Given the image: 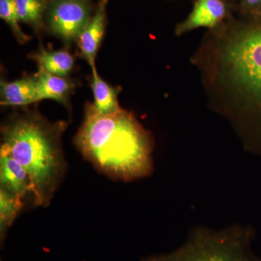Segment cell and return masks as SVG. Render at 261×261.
Returning a JSON list of instances; mask_svg holds the SVG:
<instances>
[{
  "label": "cell",
  "mask_w": 261,
  "mask_h": 261,
  "mask_svg": "<svg viewBox=\"0 0 261 261\" xmlns=\"http://www.w3.org/2000/svg\"><path fill=\"white\" fill-rule=\"evenodd\" d=\"M192 63L213 108L261 144V25L211 33Z\"/></svg>",
  "instance_id": "1"
},
{
  "label": "cell",
  "mask_w": 261,
  "mask_h": 261,
  "mask_svg": "<svg viewBox=\"0 0 261 261\" xmlns=\"http://www.w3.org/2000/svg\"><path fill=\"white\" fill-rule=\"evenodd\" d=\"M81 153L96 168L114 179L133 181L153 170V141L129 111L100 115L86 105L83 123L75 137Z\"/></svg>",
  "instance_id": "2"
},
{
  "label": "cell",
  "mask_w": 261,
  "mask_h": 261,
  "mask_svg": "<svg viewBox=\"0 0 261 261\" xmlns=\"http://www.w3.org/2000/svg\"><path fill=\"white\" fill-rule=\"evenodd\" d=\"M67 126L65 121H48L37 111L15 115L2 126L0 151L28 173L35 206L49 205L64 174L61 137Z\"/></svg>",
  "instance_id": "3"
},
{
  "label": "cell",
  "mask_w": 261,
  "mask_h": 261,
  "mask_svg": "<svg viewBox=\"0 0 261 261\" xmlns=\"http://www.w3.org/2000/svg\"><path fill=\"white\" fill-rule=\"evenodd\" d=\"M247 233L238 226L220 231L199 228L185 248L162 261H249L244 252Z\"/></svg>",
  "instance_id": "4"
},
{
  "label": "cell",
  "mask_w": 261,
  "mask_h": 261,
  "mask_svg": "<svg viewBox=\"0 0 261 261\" xmlns=\"http://www.w3.org/2000/svg\"><path fill=\"white\" fill-rule=\"evenodd\" d=\"M89 20L88 8L81 0H58L49 15L51 32L66 43L76 41Z\"/></svg>",
  "instance_id": "5"
},
{
  "label": "cell",
  "mask_w": 261,
  "mask_h": 261,
  "mask_svg": "<svg viewBox=\"0 0 261 261\" xmlns=\"http://www.w3.org/2000/svg\"><path fill=\"white\" fill-rule=\"evenodd\" d=\"M226 13V5L221 0H197L190 15L176 27V34L182 35L199 28L216 29Z\"/></svg>",
  "instance_id": "6"
},
{
  "label": "cell",
  "mask_w": 261,
  "mask_h": 261,
  "mask_svg": "<svg viewBox=\"0 0 261 261\" xmlns=\"http://www.w3.org/2000/svg\"><path fill=\"white\" fill-rule=\"evenodd\" d=\"M106 0H102L97 13L90 19L81 33L76 42L82 58L88 63L91 69H95V61L106 31Z\"/></svg>",
  "instance_id": "7"
},
{
  "label": "cell",
  "mask_w": 261,
  "mask_h": 261,
  "mask_svg": "<svg viewBox=\"0 0 261 261\" xmlns=\"http://www.w3.org/2000/svg\"><path fill=\"white\" fill-rule=\"evenodd\" d=\"M0 187L22 200L27 194H32V182L28 173L3 151H0Z\"/></svg>",
  "instance_id": "8"
},
{
  "label": "cell",
  "mask_w": 261,
  "mask_h": 261,
  "mask_svg": "<svg viewBox=\"0 0 261 261\" xmlns=\"http://www.w3.org/2000/svg\"><path fill=\"white\" fill-rule=\"evenodd\" d=\"M39 102L37 76H25L20 80L0 82V104L3 106L25 107Z\"/></svg>",
  "instance_id": "9"
},
{
  "label": "cell",
  "mask_w": 261,
  "mask_h": 261,
  "mask_svg": "<svg viewBox=\"0 0 261 261\" xmlns=\"http://www.w3.org/2000/svg\"><path fill=\"white\" fill-rule=\"evenodd\" d=\"M37 76L38 99H51L68 106L75 85L67 77L51 74L39 69Z\"/></svg>",
  "instance_id": "10"
},
{
  "label": "cell",
  "mask_w": 261,
  "mask_h": 261,
  "mask_svg": "<svg viewBox=\"0 0 261 261\" xmlns=\"http://www.w3.org/2000/svg\"><path fill=\"white\" fill-rule=\"evenodd\" d=\"M91 87L94 95L92 105L97 113L100 115L111 114L121 109L118 100L119 90L101 78L97 68L92 70Z\"/></svg>",
  "instance_id": "11"
},
{
  "label": "cell",
  "mask_w": 261,
  "mask_h": 261,
  "mask_svg": "<svg viewBox=\"0 0 261 261\" xmlns=\"http://www.w3.org/2000/svg\"><path fill=\"white\" fill-rule=\"evenodd\" d=\"M39 69H42L51 74L67 77L74 67V58L69 51L60 50H46L41 49L35 54L32 55Z\"/></svg>",
  "instance_id": "12"
},
{
  "label": "cell",
  "mask_w": 261,
  "mask_h": 261,
  "mask_svg": "<svg viewBox=\"0 0 261 261\" xmlns=\"http://www.w3.org/2000/svg\"><path fill=\"white\" fill-rule=\"evenodd\" d=\"M24 205L23 200L0 187V233L4 237Z\"/></svg>",
  "instance_id": "13"
},
{
  "label": "cell",
  "mask_w": 261,
  "mask_h": 261,
  "mask_svg": "<svg viewBox=\"0 0 261 261\" xmlns=\"http://www.w3.org/2000/svg\"><path fill=\"white\" fill-rule=\"evenodd\" d=\"M15 3L20 20L39 29L44 10L43 0H15Z\"/></svg>",
  "instance_id": "14"
},
{
  "label": "cell",
  "mask_w": 261,
  "mask_h": 261,
  "mask_svg": "<svg viewBox=\"0 0 261 261\" xmlns=\"http://www.w3.org/2000/svg\"><path fill=\"white\" fill-rule=\"evenodd\" d=\"M0 17L9 25L19 43L25 44L30 40V37L22 31L19 25L20 19L15 0H0Z\"/></svg>",
  "instance_id": "15"
},
{
  "label": "cell",
  "mask_w": 261,
  "mask_h": 261,
  "mask_svg": "<svg viewBox=\"0 0 261 261\" xmlns=\"http://www.w3.org/2000/svg\"><path fill=\"white\" fill-rule=\"evenodd\" d=\"M245 4L250 8H257L261 6V0H244Z\"/></svg>",
  "instance_id": "16"
}]
</instances>
